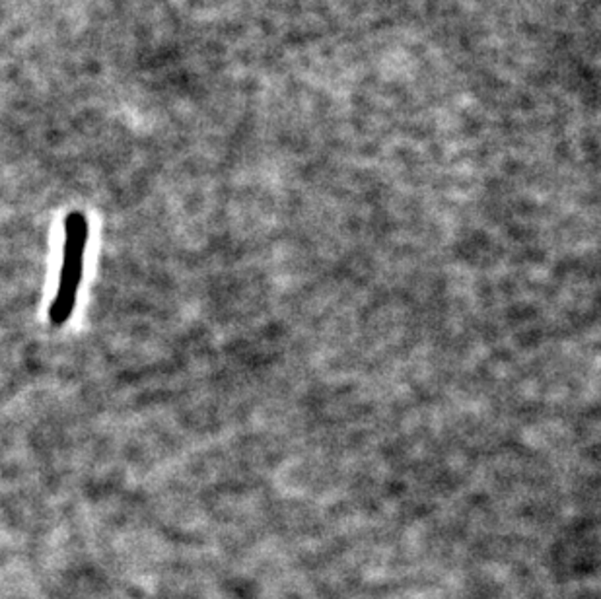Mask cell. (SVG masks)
<instances>
[{
    "instance_id": "6da1fadb",
    "label": "cell",
    "mask_w": 601,
    "mask_h": 599,
    "mask_svg": "<svg viewBox=\"0 0 601 599\" xmlns=\"http://www.w3.org/2000/svg\"><path fill=\"white\" fill-rule=\"evenodd\" d=\"M86 246H88V220L82 212L74 210L64 220L61 277H59L57 294L49 308V321L53 327H61L73 315L80 282H82Z\"/></svg>"
}]
</instances>
